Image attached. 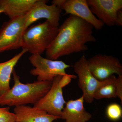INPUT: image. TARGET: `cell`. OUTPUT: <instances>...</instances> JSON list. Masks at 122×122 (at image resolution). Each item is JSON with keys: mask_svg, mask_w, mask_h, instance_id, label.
Masks as SVG:
<instances>
[{"mask_svg": "<svg viewBox=\"0 0 122 122\" xmlns=\"http://www.w3.org/2000/svg\"><path fill=\"white\" fill-rule=\"evenodd\" d=\"M14 85L7 92L0 96V105L17 107L28 104L34 105L49 91L52 82L36 81L24 84L15 70L12 72Z\"/></svg>", "mask_w": 122, "mask_h": 122, "instance_id": "7a4b0ae2", "label": "cell"}, {"mask_svg": "<svg viewBox=\"0 0 122 122\" xmlns=\"http://www.w3.org/2000/svg\"><path fill=\"white\" fill-rule=\"evenodd\" d=\"M92 12L107 26H122V0H86Z\"/></svg>", "mask_w": 122, "mask_h": 122, "instance_id": "5b68a950", "label": "cell"}, {"mask_svg": "<svg viewBox=\"0 0 122 122\" xmlns=\"http://www.w3.org/2000/svg\"><path fill=\"white\" fill-rule=\"evenodd\" d=\"M28 51H22L8 61L0 63V96L11 89L10 82L14 67L18 61Z\"/></svg>", "mask_w": 122, "mask_h": 122, "instance_id": "9a60e30c", "label": "cell"}, {"mask_svg": "<svg viewBox=\"0 0 122 122\" xmlns=\"http://www.w3.org/2000/svg\"><path fill=\"white\" fill-rule=\"evenodd\" d=\"M116 86L117 91V97L120 99L122 103V75H119L116 78Z\"/></svg>", "mask_w": 122, "mask_h": 122, "instance_id": "d6986e66", "label": "cell"}, {"mask_svg": "<svg viewBox=\"0 0 122 122\" xmlns=\"http://www.w3.org/2000/svg\"><path fill=\"white\" fill-rule=\"evenodd\" d=\"M26 16L10 19L0 28V53L21 48Z\"/></svg>", "mask_w": 122, "mask_h": 122, "instance_id": "277c9868", "label": "cell"}, {"mask_svg": "<svg viewBox=\"0 0 122 122\" xmlns=\"http://www.w3.org/2000/svg\"><path fill=\"white\" fill-rule=\"evenodd\" d=\"M37 0H0L3 13L13 19L26 15Z\"/></svg>", "mask_w": 122, "mask_h": 122, "instance_id": "5bb4252c", "label": "cell"}, {"mask_svg": "<svg viewBox=\"0 0 122 122\" xmlns=\"http://www.w3.org/2000/svg\"><path fill=\"white\" fill-rule=\"evenodd\" d=\"M93 27L80 18L70 15L59 26L57 34L46 51V58L52 60L87 50L86 43L95 42Z\"/></svg>", "mask_w": 122, "mask_h": 122, "instance_id": "6da1fadb", "label": "cell"}, {"mask_svg": "<svg viewBox=\"0 0 122 122\" xmlns=\"http://www.w3.org/2000/svg\"><path fill=\"white\" fill-rule=\"evenodd\" d=\"M58 28L53 27L47 20L29 26L23 34L22 50H27L32 54L41 55L52 43L58 32Z\"/></svg>", "mask_w": 122, "mask_h": 122, "instance_id": "3957f363", "label": "cell"}, {"mask_svg": "<svg viewBox=\"0 0 122 122\" xmlns=\"http://www.w3.org/2000/svg\"><path fill=\"white\" fill-rule=\"evenodd\" d=\"M10 109L9 107L0 108V122H16L15 114Z\"/></svg>", "mask_w": 122, "mask_h": 122, "instance_id": "ac0fdd59", "label": "cell"}, {"mask_svg": "<svg viewBox=\"0 0 122 122\" xmlns=\"http://www.w3.org/2000/svg\"><path fill=\"white\" fill-rule=\"evenodd\" d=\"M83 96L76 100H69L62 111L61 119L65 122H87L92 118L84 106Z\"/></svg>", "mask_w": 122, "mask_h": 122, "instance_id": "4fadbf2b", "label": "cell"}, {"mask_svg": "<svg viewBox=\"0 0 122 122\" xmlns=\"http://www.w3.org/2000/svg\"><path fill=\"white\" fill-rule=\"evenodd\" d=\"M62 76L58 75L55 77L49 91L34 105L49 114L59 116L61 118L64 105L66 103L62 93L63 86L61 83Z\"/></svg>", "mask_w": 122, "mask_h": 122, "instance_id": "9c48e42d", "label": "cell"}, {"mask_svg": "<svg viewBox=\"0 0 122 122\" xmlns=\"http://www.w3.org/2000/svg\"><path fill=\"white\" fill-rule=\"evenodd\" d=\"M29 60L35 67L30 70V74L37 76L38 81L52 82L58 75L63 76L67 74L66 69L71 66L63 61L44 58L39 54H32Z\"/></svg>", "mask_w": 122, "mask_h": 122, "instance_id": "8992f818", "label": "cell"}, {"mask_svg": "<svg viewBox=\"0 0 122 122\" xmlns=\"http://www.w3.org/2000/svg\"><path fill=\"white\" fill-rule=\"evenodd\" d=\"M51 3L64 10L65 15L80 18L91 24L96 30L102 29L105 25L92 12L86 0H53Z\"/></svg>", "mask_w": 122, "mask_h": 122, "instance_id": "30bf717a", "label": "cell"}, {"mask_svg": "<svg viewBox=\"0 0 122 122\" xmlns=\"http://www.w3.org/2000/svg\"><path fill=\"white\" fill-rule=\"evenodd\" d=\"M92 73L99 81H102L114 74L122 75V65L117 58L106 54L96 55L87 59Z\"/></svg>", "mask_w": 122, "mask_h": 122, "instance_id": "52a82bcc", "label": "cell"}, {"mask_svg": "<svg viewBox=\"0 0 122 122\" xmlns=\"http://www.w3.org/2000/svg\"><path fill=\"white\" fill-rule=\"evenodd\" d=\"M3 13V10L1 8H0V14Z\"/></svg>", "mask_w": 122, "mask_h": 122, "instance_id": "ffe728a7", "label": "cell"}, {"mask_svg": "<svg viewBox=\"0 0 122 122\" xmlns=\"http://www.w3.org/2000/svg\"><path fill=\"white\" fill-rule=\"evenodd\" d=\"M14 111L16 122H53L61 119L59 116L49 114L40 108L26 105L15 107Z\"/></svg>", "mask_w": 122, "mask_h": 122, "instance_id": "7c38bea8", "label": "cell"}, {"mask_svg": "<svg viewBox=\"0 0 122 122\" xmlns=\"http://www.w3.org/2000/svg\"><path fill=\"white\" fill-rule=\"evenodd\" d=\"M74 70L78 78V84L82 92L84 101L92 103L94 100V95L103 81L97 80L92 73L87 64V59L82 55L73 66Z\"/></svg>", "mask_w": 122, "mask_h": 122, "instance_id": "ba28073f", "label": "cell"}, {"mask_svg": "<svg viewBox=\"0 0 122 122\" xmlns=\"http://www.w3.org/2000/svg\"><path fill=\"white\" fill-rule=\"evenodd\" d=\"M116 78H117L114 75L103 80L102 85L94 94V99L99 100L104 98L117 97Z\"/></svg>", "mask_w": 122, "mask_h": 122, "instance_id": "2e32d148", "label": "cell"}, {"mask_svg": "<svg viewBox=\"0 0 122 122\" xmlns=\"http://www.w3.org/2000/svg\"><path fill=\"white\" fill-rule=\"evenodd\" d=\"M48 1L37 0L26 15L25 29L39 19H46L54 28L59 27V21L62 10L54 4L48 5Z\"/></svg>", "mask_w": 122, "mask_h": 122, "instance_id": "8fae6325", "label": "cell"}, {"mask_svg": "<svg viewBox=\"0 0 122 122\" xmlns=\"http://www.w3.org/2000/svg\"><path fill=\"white\" fill-rule=\"evenodd\" d=\"M106 114L107 117L112 121L119 120L122 116V109L121 106L116 103L110 104L107 107Z\"/></svg>", "mask_w": 122, "mask_h": 122, "instance_id": "e0dca14e", "label": "cell"}]
</instances>
